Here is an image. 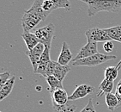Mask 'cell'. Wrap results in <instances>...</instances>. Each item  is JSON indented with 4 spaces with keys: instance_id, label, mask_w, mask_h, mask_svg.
Wrapping results in <instances>:
<instances>
[{
    "instance_id": "6da1fadb",
    "label": "cell",
    "mask_w": 121,
    "mask_h": 112,
    "mask_svg": "<svg viewBox=\"0 0 121 112\" xmlns=\"http://www.w3.org/2000/svg\"><path fill=\"white\" fill-rule=\"evenodd\" d=\"M44 0H35L32 6L25 10L22 18V26L23 32H29L35 28L40 22L45 21L49 16V13L44 11L42 9V3Z\"/></svg>"
},
{
    "instance_id": "7a4b0ae2",
    "label": "cell",
    "mask_w": 121,
    "mask_h": 112,
    "mask_svg": "<svg viewBox=\"0 0 121 112\" xmlns=\"http://www.w3.org/2000/svg\"><path fill=\"white\" fill-rule=\"evenodd\" d=\"M88 5V16H92L99 12H118L121 9V0H80Z\"/></svg>"
},
{
    "instance_id": "3957f363",
    "label": "cell",
    "mask_w": 121,
    "mask_h": 112,
    "mask_svg": "<svg viewBox=\"0 0 121 112\" xmlns=\"http://www.w3.org/2000/svg\"><path fill=\"white\" fill-rule=\"evenodd\" d=\"M116 59L117 57L115 55H108V54L97 53L92 56H89L88 58L73 61L72 65L73 66H96L100 64L105 63L108 61H112Z\"/></svg>"
},
{
    "instance_id": "277c9868",
    "label": "cell",
    "mask_w": 121,
    "mask_h": 112,
    "mask_svg": "<svg viewBox=\"0 0 121 112\" xmlns=\"http://www.w3.org/2000/svg\"><path fill=\"white\" fill-rule=\"evenodd\" d=\"M55 32V26L53 23H49L47 26L38 28L35 32V35L38 38L40 43L43 44L46 47L51 48L52 42L54 38Z\"/></svg>"
},
{
    "instance_id": "5b68a950",
    "label": "cell",
    "mask_w": 121,
    "mask_h": 112,
    "mask_svg": "<svg viewBox=\"0 0 121 112\" xmlns=\"http://www.w3.org/2000/svg\"><path fill=\"white\" fill-rule=\"evenodd\" d=\"M85 35L87 36L88 42H108L111 41L110 37L107 35L105 28H89L85 32Z\"/></svg>"
},
{
    "instance_id": "8992f818",
    "label": "cell",
    "mask_w": 121,
    "mask_h": 112,
    "mask_svg": "<svg viewBox=\"0 0 121 112\" xmlns=\"http://www.w3.org/2000/svg\"><path fill=\"white\" fill-rule=\"evenodd\" d=\"M45 47H46L43 44L39 43L35 48H33L32 50H28L26 52V54L28 56V59H29V61L33 65V68H34V73L37 71L38 65H39L41 55L45 50Z\"/></svg>"
},
{
    "instance_id": "52a82bcc",
    "label": "cell",
    "mask_w": 121,
    "mask_h": 112,
    "mask_svg": "<svg viewBox=\"0 0 121 112\" xmlns=\"http://www.w3.org/2000/svg\"><path fill=\"white\" fill-rule=\"evenodd\" d=\"M98 53L97 49V42H88L86 45H84L83 47H82L79 50L78 54L75 57V59L72 60L73 61H78V60H82V59L88 58L89 56H92L94 54H95Z\"/></svg>"
},
{
    "instance_id": "ba28073f",
    "label": "cell",
    "mask_w": 121,
    "mask_h": 112,
    "mask_svg": "<svg viewBox=\"0 0 121 112\" xmlns=\"http://www.w3.org/2000/svg\"><path fill=\"white\" fill-rule=\"evenodd\" d=\"M94 91H95V88L93 86L89 85V84H79V85L77 86V88L75 89L73 93L70 96H69V101L71 102V101L83 98L88 96V95L92 94Z\"/></svg>"
},
{
    "instance_id": "9c48e42d",
    "label": "cell",
    "mask_w": 121,
    "mask_h": 112,
    "mask_svg": "<svg viewBox=\"0 0 121 112\" xmlns=\"http://www.w3.org/2000/svg\"><path fill=\"white\" fill-rule=\"evenodd\" d=\"M50 50L49 47H45V50L41 55L39 65H38L37 71L35 72V74H39L44 78H47V68L48 66L49 62L52 61L50 59Z\"/></svg>"
},
{
    "instance_id": "30bf717a",
    "label": "cell",
    "mask_w": 121,
    "mask_h": 112,
    "mask_svg": "<svg viewBox=\"0 0 121 112\" xmlns=\"http://www.w3.org/2000/svg\"><path fill=\"white\" fill-rule=\"evenodd\" d=\"M52 104L63 106L69 103V96L65 89H58L51 93Z\"/></svg>"
},
{
    "instance_id": "8fae6325",
    "label": "cell",
    "mask_w": 121,
    "mask_h": 112,
    "mask_svg": "<svg viewBox=\"0 0 121 112\" xmlns=\"http://www.w3.org/2000/svg\"><path fill=\"white\" fill-rule=\"evenodd\" d=\"M72 60L73 56L70 47H69V45L67 44L66 42H64L63 45H62V48H61V52L59 54V56H58V63L62 65H67L70 61H72Z\"/></svg>"
},
{
    "instance_id": "7c38bea8",
    "label": "cell",
    "mask_w": 121,
    "mask_h": 112,
    "mask_svg": "<svg viewBox=\"0 0 121 112\" xmlns=\"http://www.w3.org/2000/svg\"><path fill=\"white\" fill-rule=\"evenodd\" d=\"M22 38L25 42L28 50H32L40 43L36 35L31 32H23L22 34Z\"/></svg>"
},
{
    "instance_id": "4fadbf2b",
    "label": "cell",
    "mask_w": 121,
    "mask_h": 112,
    "mask_svg": "<svg viewBox=\"0 0 121 112\" xmlns=\"http://www.w3.org/2000/svg\"><path fill=\"white\" fill-rule=\"evenodd\" d=\"M106 103H107V109L112 111H114L121 106V101L113 93H108L106 95Z\"/></svg>"
},
{
    "instance_id": "5bb4252c",
    "label": "cell",
    "mask_w": 121,
    "mask_h": 112,
    "mask_svg": "<svg viewBox=\"0 0 121 112\" xmlns=\"http://www.w3.org/2000/svg\"><path fill=\"white\" fill-rule=\"evenodd\" d=\"M113 82L114 81L107 79H104L99 85V91H98L96 96L100 97L102 95H107L108 93H111L112 89H113Z\"/></svg>"
},
{
    "instance_id": "9a60e30c",
    "label": "cell",
    "mask_w": 121,
    "mask_h": 112,
    "mask_svg": "<svg viewBox=\"0 0 121 112\" xmlns=\"http://www.w3.org/2000/svg\"><path fill=\"white\" fill-rule=\"evenodd\" d=\"M15 80H16L15 76H12V77L5 83V84L4 85L2 90L0 91V102L3 101L4 99H5L9 94L11 93V91H12V90H13V87H14V84H15Z\"/></svg>"
},
{
    "instance_id": "2e32d148",
    "label": "cell",
    "mask_w": 121,
    "mask_h": 112,
    "mask_svg": "<svg viewBox=\"0 0 121 112\" xmlns=\"http://www.w3.org/2000/svg\"><path fill=\"white\" fill-rule=\"evenodd\" d=\"M70 71V66L69 65H62L58 63L56 65V68H55V71H54L53 76H55L59 81L63 82L65 76L67 75V73Z\"/></svg>"
},
{
    "instance_id": "e0dca14e",
    "label": "cell",
    "mask_w": 121,
    "mask_h": 112,
    "mask_svg": "<svg viewBox=\"0 0 121 112\" xmlns=\"http://www.w3.org/2000/svg\"><path fill=\"white\" fill-rule=\"evenodd\" d=\"M46 80H47V84H48V90L50 92H53V91H57L58 89H63V84L62 82L59 81V80L57 79L55 76L52 75V76H48V77L46 78Z\"/></svg>"
},
{
    "instance_id": "ac0fdd59",
    "label": "cell",
    "mask_w": 121,
    "mask_h": 112,
    "mask_svg": "<svg viewBox=\"0 0 121 112\" xmlns=\"http://www.w3.org/2000/svg\"><path fill=\"white\" fill-rule=\"evenodd\" d=\"M105 29L111 40L121 42V26H115Z\"/></svg>"
},
{
    "instance_id": "d6986e66",
    "label": "cell",
    "mask_w": 121,
    "mask_h": 112,
    "mask_svg": "<svg viewBox=\"0 0 121 112\" xmlns=\"http://www.w3.org/2000/svg\"><path fill=\"white\" fill-rule=\"evenodd\" d=\"M119 65H120V63L117 66H108V67L106 68L105 72H104L105 79L112 80V81H114L116 79L117 77H118V73H119Z\"/></svg>"
},
{
    "instance_id": "ffe728a7",
    "label": "cell",
    "mask_w": 121,
    "mask_h": 112,
    "mask_svg": "<svg viewBox=\"0 0 121 112\" xmlns=\"http://www.w3.org/2000/svg\"><path fill=\"white\" fill-rule=\"evenodd\" d=\"M76 110H77V106L76 105L71 104L70 103H68L67 104L63 105V106L52 104V112H72L76 111Z\"/></svg>"
},
{
    "instance_id": "44dd1931",
    "label": "cell",
    "mask_w": 121,
    "mask_h": 112,
    "mask_svg": "<svg viewBox=\"0 0 121 112\" xmlns=\"http://www.w3.org/2000/svg\"><path fill=\"white\" fill-rule=\"evenodd\" d=\"M42 9L43 10L49 14H51V12L54 9H56V6L54 5V3L52 0H44L42 3Z\"/></svg>"
},
{
    "instance_id": "7402d4cb",
    "label": "cell",
    "mask_w": 121,
    "mask_h": 112,
    "mask_svg": "<svg viewBox=\"0 0 121 112\" xmlns=\"http://www.w3.org/2000/svg\"><path fill=\"white\" fill-rule=\"evenodd\" d=\"M52 1L54 3L56 9L63 8L66 10H70V3L69 0H52Z\"/></svg>"
},
{
    "instance_id": "603a6c76",
    "label": "cell",
    "mask_w": 121,
    "mask_h": 112,
    "mask_svg": "<svg viewBox=\"0 0 121 112\" xmlns=\"http://www.w3.org/2000/svg\"><path fill=\"white\" fill-rule=\"evenodd\" d=\"M57 64H58V61H51L50 62H49L48 66H47V77L53 75L54 71H55V68H56Z\"/></svg>"
},
{
    "instance_id": "cb8c5ba5",
    "label": "cell",
    "mask_w": 121,
    "mask_h": 112,
    "mask_svg": "<svg viewBox=\"0 0 121 112\" xmlns=\"http://www.w3.org/2000/svg\"><path fill=\"white\" fill-rule=\"evenodd\" d=\"M80 112H96L95 109L94 107L93 102H92V98H90L89 100V103H87V105L83 108V110H81Z\"/></svg>"
},
{
    "instance_id": "d4e9b609",
    "label": "cell",
    "mask_w": 121,
    "mask_h": 112,
    "mask_svg": "<svg viewBox=\"0 0 121 112\" xmlns=\"http://www.w3.org/2000/svg\"><path fill=\"white\" fill-rule=\"evenodd\" d=\"M2 74V79L0 80V91L2 90V88L4 87V85L5 84V83L9 79V72H5L1 73Z\"/></svg>"
},
{
    "instance_id": "484cf974",
    "label": "cell",
    "mask_w": 121,
    "mask_h": 112,
    "mask_svg": "<svg viewBox=\"0 0 121 112\" xmlns=\"http://www.w3.org/2000/svg\"><path fill=\"white\" fill-rule=\"evenodd\" d=\"M113 47H114L113 43H112V42H111V41L106 42L105 43H104V45H103V49H104L105 52H107V53H111V52H112Z\"/></svg>"
},
{
    "instance_id": "4316f807",
    "label": "cell",
    "mask_w": 121,
    "mask_h": 112,
    "mask_svg": "<svg viewBox=\"0 0 121 112\" xmlns=\"http://www.w3.org/2000/svg\"><path fill=\"white\" fill-rule=\"evenodd\" d=\"M115 95L119 98V100L121 101V79L118 83L116 86V91H115Z\"/></svg>"
},
{
    "instance_id": "83f0119b",
    "label": "cell",
    "mask_w": 121,
    "mask_h": 112,
    "mask_svg": "<svg viewBox=\"0 0 121 112\" xmlns=\"http://www.w3.org/2000/svg\"><path fill=\"white\" fill-rule=\"evenodd\" d=\"M36 90H37V91H40V90H41V87H40V85H38V86H36Z\"/></svg>"
},
{
    "instance_id": "f1b7e54d",
    "label": "cell",
    "mask_w": 121,
    "mask_h": 112,
    "mask_svg": "<svg viewBox=\"0 0 121 112\" xmlns=\"http://www.w3.org/2000/svg\"><path fill=\"white\" fill-rule=\"evenodd\" d=\"M1 79H2V74L0 73V80H1Z\"/></svg>"
},
{
    "instance_id": "f546056e",
    "label": "cell",
    "mask_w": 121,
    "mask_h": 112,
    "mask_svg": "<svg viewBox=\"0 0 121 112\" xmlns=\"http://www.w3.org/2000/svg\"><path fill=\"white\" fill-rule=\"evenodd\" d=\"M72 112H76V111H72Z\"/></svg>"
},
{
    "instance_id": "4dcf8cb0",
    "label": "cell",
    "mask_w": 121,
    "mask_h": 112,
    "mask_svg": "<svg viewBox=\"0 0 121 112\" xmlns=\"http://www.w3.org/2000/svg\"><path fill=\"white\" fill-rule=\"evenodd\" d=\"M0 112H2V111H0Z\"/></svg>"
}]
</instances>
